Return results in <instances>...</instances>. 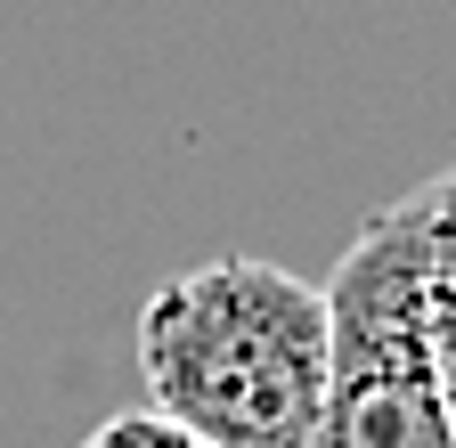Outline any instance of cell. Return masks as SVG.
<instances>
[{"label": "cell", "instance_id": "6da1fadb", "mask_svg": "<svg viewBox=\"0 0 456 448\" xmlns=\"http://www.w3.org/2000/svg\"><path fill=\"white\" fill-rule=\"evenodd\" d=\"M326 286L277 261H204L139 310V383L204 448H310L326 408Z\"/></svg>", "mask_w": 456, "mask_h": 448}, {"label": "cell", "instance_id": "7a4b0ae2", "mask_svg": "<svg viewBox=\"0 0 456 448\" xmlns=\"http://www.w3.org/2000/svg\"><path fill=\"white\" fill-rule=\"evenodd\" d=\"M326 408L310 448H456L448 391L432 359L424 277L383 212L359 220L351 253L326 277Z\"/></svg>", "mask_w": 456, "mask_h": 448}, {"label": "cell", "instance_id": "3957f363", "mask_svg": "<svg viewBox=\"0 0 456 448\" xmlns=\"http://www.w3.org/2000/svg\"><path fill=\"white\" fill-rule=\"evenodd\" d=\"M383 220L399 229V245H408V261L424 277V302L432 310H456V163L432 172L416 196L383 204Z\"/></svg>", "mask_w": 456, "mask_h": 448}, {"label": "cell", "instance_id": "277c9868", "mask_svg": "<svg viewBox=\"0 0 456 448\" xmlns=\"http://www.w3.org/2000/svg\"><path fill=\"white\" fill-rule=\"evenodd\" d=\"M82 448H204V440L180 432V424H163L155 408H131V416H106Z\"/></svg>", "mask_w": 456, "mask_h": 448}, {"label": "cell", "instance_id": "5b68a950", "mask_svg": "<svg viewBox=\"0 0 456 448\" xmlns=\"http://www.w3.org/2000/svg\"><path fill=\"white\" fill-rule=\"evenodd\" d=\"M432 359H440V391H448V424H456V310H432Z\"/></svg>", "mask_w": 456, "mask_h": 448}]
</instances>
